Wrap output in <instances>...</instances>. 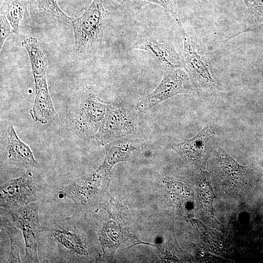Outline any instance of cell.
I'll return each mask as SVG.
<instances>
[{"label": "cell", "mask_w": 263, "mask_h": 263, "mask_svg": "<svg viewBox=\"0 0 263 263\" xmlns=\"http://www.w3.org/2000/svg\"><path fill=\"white\" fill-rule=\"evenodd\" d=\"M81 210L70 216L41 226L39 243L48 261L56 263L84 262L89 248L82 228Z\"/></svg>", "instance_id": "obj_1"}, {"label": "cell", "mask_w": 263, "mask_h": 263, "mask_svg": "<svg viewBox=\"0 0 263 263\" xmlns=\"http://www.w3.org/2000/svg\"><path fill=\"white\" fill-rule=\"evenodd\" d=\"M112 167L103 163L92 174L79 178L64 186L60 194L72 200L76 209L96 203L105 194Z\"/></svg>", "instance_id": "obj_2"}, {"label": "cell", "mask_w": 263, "mask_h": 263, "mask_svg": "<svg viewBox=\"0 0 263 263\" xmlns=\"http://www.w3.org/2000/svg\"><path fill=\"white\" fill-rule=\"evenodd\" d=\"M108 12L102 0H93L79 18L71 22L75 35V47L79 52L87 50L102 37Z\"/></svg>", "instance_id": "obj_3"}, {"label": "cell", "mask_w": 263, "mask_h": 263, "mask_svg": "<svg viewBox=\"0 0 263 263\" xmlns=\"http://www.w3.org/2000/svg\"><path fill=\"white\" fill-rule=\"evenodd\" d=\"M5 210L16 226L21 231L25 242V262L39 263L38 245L41 226L38 215V203L34 202L19 208Z\"/></svg>", "instance_id": "obj_4"}, {"label": "cell", "mask_w": 263, "mask_h": 263, "mask_svg": "<svg viewBox=\"0 0 263 263\" xmlns=\"http://www.w3.org/2000/svg\"><path fill=\"white\" fill-rule=\"evenodd\" d=\"M40 190L33 173L28 169L22 175L0 186V206L5 210L15 209L36 202Z\"/></svg>", "instance_id": "obj_5"}, {"label": "cell", "mask_w": 263, "mask_h": 263, "mask_svg": "<svg viewBox=\"0 0 263 263\" xmlns=\"http://www.w3.org/2000/svg\"><path fill=\"white\" fill-rule=\"evenodd\" d=\"M188 74L179 68L166 69L163 79L155 89L136 105L139 112L149 110L174 95L194 91Z\"/></svg>", "instance_id": "obj_6"}, {"label": "cell", "mask_w": 263, "mask_h": 263, "mask_svg": "<svg viewBox=\"0 0 263 263\" xmlns=\"http://www.w3.org/2000/svg\"><path fill=\"white\" fill-rule=\"evenodd\" d=\"M179 28L184 40L183 65L192 83L202 89L213 88L216 80L209 60L186 33L182 25Z\"/></svg>", "instance_id": "obj_7"}, {"label": "cell", "mask_w": 263, "mask_h": 263, "mask_svg": "<svg viewBox=\"0 0 263 263\" xmlns=\"http://www.w3.org/2000/svg\"><path fill=\"white\" fill-rule=\"evenodd\" d=\"M136 130L135 117L129 110L118 105L108 104L106 114L94 137L107 144L134 133Z\"/></svg>", "instance_id": "obj_8"}, {"label": "cell", "mask_w": 263, "mask_h": 263, "mask_svg": "<svg viewBox=\"0 0 263 263\" xmlns=\"http://www.w3.org/2000/svg\"><path fill=\"white\" fill-rule=\"evenodd\" d=\"M108 104L92 93L80 98L75 120L79 130L88 136H95L106 113Z\"/></svg>", "instance_id": "obj_9"}, {"label": "cell", "mask_w": 263, "mask_h": 263, "mask_svg": "<svg viewBox=\"0 0 263 263\" xmlns=\"http://www.w3.org/2000/svg\"><path fill=\"white\" fill-rule=\"evenodd\" d=\"M215 143L214 132L209 126L205 127L195 136L169 148L176 151L183 159L198 163L206 158Z\"/></svg>", "instance_id": "obj_10"}, {"label": "cell", "mask_w": 263, "mask_h": 263, "mask_svg": "<svg viewBox=\"0 0 263 263\" xmlns=\"http://www.w3.org/2000/svg\"><path fill=\"white\" fill-rule=\"evenodd\" d=\"M2 157L8 163L27 169L36 167L38 165L30 148L20 140L12 125L5 133Z\"/></svg>", "instance_id": "obj_11"}, {"label": "cell", "mask_w": 263, "mask_h": 263, "mask_svg": "<svg viewBox=\"0 0 263 263\" xmlns=\"http://www.w3.org/2000/svg\"><path fill=\"white\" fill-rule=\"evenodd\" d=\"M135 48L153 54L166 69L179 68L182 62L173 44L169 41L159 42L153 38L140 41Z\"/></svg>", "instance_id": "obj_12"}, {"label": "cell", "mask_w": 263, "mask_h": 263, "mask_svg": "<svg viewBox=\"0 0 263 263\" xmlns=\"http://www.w3.org/2000/svg\"><path fill=\"white\" fill-rule=\"evenodd\" d=\"M35 83V97L30 113L35 121L46 124L56 115L49 92L46 79L38 80Z\"/></svg>", "instance_id": "obj_13"}, {"label": "cell", "mask_w": 263, "mask_h": 263, "mask_svg": "<svg viewBox=\"0 0 263 263\" xmlns=\"http://www.w3.org/2000/svg\"><path fill=\"white\" fill-rule=\"evenodd\" d=\"M141 144L140 140L131 137H122L109 142L106 146L104 162L112 167L119 162L126 161L131 153Z\"/></svg>", "instance_id": "obj_14"}, {"label": "cell", "mask_w": 263, "mask_h": 263, "mask_svg": "<svg viewBox=\"0 0 263 263\" xmlns=\"http://www.w3.org/2000/svg\"><path fill=\"white\" fill-rule=\"evenodd\" d=\"M27 0H4L0 8V15L10 23L13 32L17 34L21 21L27 13Z\"/></svg>", "instance_id": "obj_15"}, {"label": "cell", "mask_w": 263, "mask_h": 263, "mask_svg": "<svg viewBox=\"0 0 263 263\" xmlns=\"http://www.w3.org/2000/svg\"><path fill=\"white\" fill-rule=\"evenodd\" d=\"M21 44L28 53L34 79L46 77L45 58L37 38L34 37L27 38L23 40Z\"/></svg>", "instance_id": "obj_16"}, {"label": "cell", "mask_w": 263, "mask_h": 263, "mask_svg": "<svg viewBox=\"0 0 263 263\" xmlns=\"http://www.w3.org/2000/svg\"><path fill=\"white\" fill-rule=\"evenodd\" d=\"M31 12L35 15L50 16L71 23L73 18L66 15L58 7L57 0H27Z\"/></svg>", "instance_id": "obj_17"}, {"label": "cell", "mask_w": 263, "mask_h": 263, "mask_svg": "<svg viewBox=\"0 0 263 263\" xmlns=\"http://www.w3.org/2000/svg\"><path fill=\"white\" fill-rule=\"evenodd\" d=\"M217 156L222 169L231 180L243 184L246 178V167L238 164L223 149L219 148Z\"/></svg>", "instance_id": "obj_18"}, {"label": "cell", "mask_w": 263, "mask_h": 263, "mask_svg": "<svg viewBox=\"0 0 263 263\" xmlns=\"http://www.w3.org/2000/svg\"><path fill=\"white\" fill-rule=\"evenodd\" d=\"M4 227L8 235L10 241V250L8 263H21L20 250L21 248V239L17 227L13 226L10 223H4Z\"/></svg>", "instance_id": "obj_19"}, {"label": "cell", "mask_w": 263, "mask_h": 263, "mask_svg": "<svg viewBox=\"0 0 263 263\" xmlns=\"http://www.w3.org/2000/svg\"><path fill=\"white\" fill-rule=\"evenodd\" d=\"M249 12L257 19H263V0H244Z\"/></svg>", "instance_id": "obj_20"}, {"label": "cell", "mask_w": 263, "mask_h": 263, "mask_svg": "<svg viewBox=\"0 0 263 263\" xmlns=\"http://www.w3.org/2000/svg\"><path fill=\"white\" fill-rule=\"evenodd\" d=\"M0 48L1 49L3 43L6 38L13 32L11 28V25L7 19L3 15H0Z\"/></svg>", "instance_id": "obj_21"}, {"label": "cell", "mask_w": 263, "mask_h": 263, "mask_svg": "<svg viewBox=\"0 0 263 263\" xmlns=\"http://www.w3.org/2000/svg\"><path fill=\"white\" fill-rule=\"evenodd\" d=\"M159 4L168 10L175 19L179 26L182 25L179 17L170 0H143Z\"/></svg>", "instance_id": "obj_22"}]
</instances>
